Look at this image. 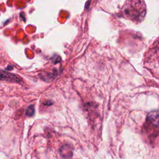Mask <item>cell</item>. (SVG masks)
<instances>
[{
	"label": "cell",
	"mask_w": 159,
	"mask_h": 159,
	"mask_svg": "<svg viewBox=\"0 0 159 159\" xmlns=\"http://www.w3.org/2000/svg\"><path fill=\"white\" fill-rule=\"evenodd\" d=\"M123 13L127 18L141 20L145 14V5L143 0H127L123 8Z\"/></svg>",
	"instance_id": "6da1fadb"
},
{
	"label": "cell",
	"mask_w": 159,
	"mask_h": 159,
	"mask_svg": "<svg viewBox=\"0 0 159 159\" xmlns=\"http://www.w3.org/2000/svg\"><path fill=\"white\" fill-rule=\"evenodd\" d=\"M19 76L11 73L8 71L0 70V80H5L7 81H12L16 83H20L22 80Z\"/></svg>",
	"instance_id": "7a4b0ae2"
},
{
	"label": "cell",
	"mask_w": 159,
	"mask_h": 159,
	"mask_svg": "<svg viewBox=\"0 0 159 159\" xmlns=\"http://www.w3.org/2000/svg\"><path fill=\"white\" fill-rule=\"evenodd\" d=\"M35 113V109H34V106L33 104L29 106L25 111V114L27 116H33Z\"/></svg>",
	"instance_id": "3957f363"
},
{
	"label": "cell",
	"mask_w": 159,
	"mask_h": 159,
	"mask_svg": "<svg viewBox=\"0 0 159 159\" xmlns=\"http://www.w3.org/2000/svg\"><path fill=\"white\" fill-rule=\"evenodd\" d=\"M51 104H52V102H50V101H48V102L44 103V105H51Z\"/></svg>",
	"instance_id": "277c9868"
}]
</instances>
